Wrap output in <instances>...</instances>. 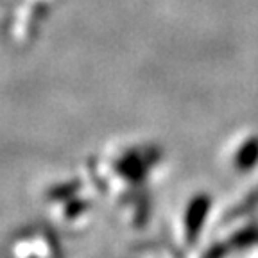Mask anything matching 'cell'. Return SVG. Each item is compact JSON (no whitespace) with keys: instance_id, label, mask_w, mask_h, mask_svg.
I'll return each mask as SVG.
<instances>
[{"instance_id":"cell-1","label":"cell","mask_w":258,"mask_h":258,"mask_svg":"<svg viewBox=\"0 0 258 258\" xmlns=\"http://www.w3.org/2000/svg\"><path fill=\"white\" fill-rule=\"evenodd\" d=\"M57 0H0V27L11 47L27 48L36 41Z\"/></svg>"}]
</instances>
